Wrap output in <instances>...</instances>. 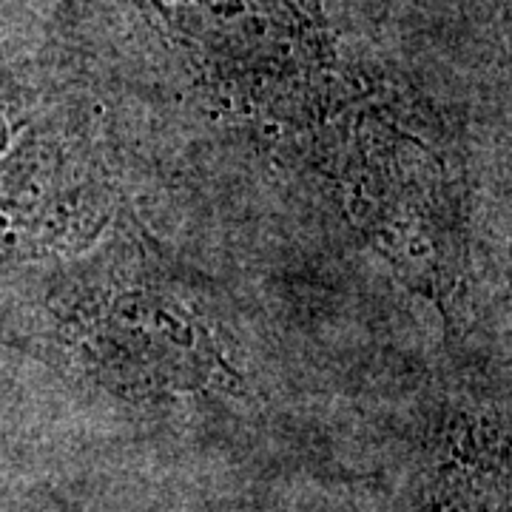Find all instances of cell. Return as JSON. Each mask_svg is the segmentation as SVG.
<instances>
[{
  "label": "cell",
  "mask_w": 512,
  "mask_h": 512,
  "mask_svg": "<svg viewBox=\"0 0 512 512\" xmlns=\"http://www.w3.org/2000/svg\"><path fill=\"white\" fill-rule=\"evenodd\" d=\"M66 325L89 365L128 390H202L234 370L222 362L205 316L151 276L89 279Z\"/></svg>",
  "instance_id": "1"
}]
</instances>
